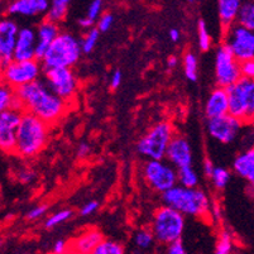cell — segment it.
<instances>
[{
	"instance_id": "6da1fadb",
	"label": "cell",
	"mask_w": 254,
	"mask_h": 254,
	"mask_svg": "<svg viewBox=\"0 0 254 254\" xmlns=\"http://www.w3.org/2000/svg\"><path fill=\"white\" fill-rule=\"evenodd\" d=\"M24 113H31L48 126L59 123L67 110V103L51 91L43 78L15 90Z\"/></svg>"
},
{
	"instance_id": "7a4b0ae2",
	"label": "cell",
	"mask_w": 254,
	"mask_h": 254,
	"mask_svg": "<svg viewBox=\"0 0 254 254\" xmlns=\"http://www.w3.org/2000/svg\"><path fill=\"white\" fill-rule=\"evenodd\" d=\"M50 127L31 113H23L17 133L14 154L29 159L38 156L50 140Z\"/></svg>"
},
{
	"instance_id": "3957f363",
	"label": "cell",
	"mask_w": 254,
	"mask_h": 254,
	"mask_svg": "<svg viewBox=\"0 0 254 254\" xmlns=\"http://www.w3.org/2000/svg\"><path fill=\"white\" fill-rule=\"evenodd\" d=\"M162 202L165 206L181 212L182 215L205 218L211 212L210 198L201 189H186L180 185L162 193Z\"/></svg>"
},
{
	"instance_id": "277c9868",
	"label": "cell",
	"mask_w": 254,
	"mask_h": 254,
	"mask_svg": "<svg viewBox=\"0 0 254 254\" xmlns=\"http://www.w3.org/2000/svg\"><path fill=\"white\" fill-rule=\"evenodd\" d=\"M81 41H78L68 32H61L41 62L43 71L52 68H72L81 57Z\"/></svg>"
},
{
	"instance_id": "5b68a950",
	"label": "cell",
	"mask_w": 254,
	"mask_h": 254,
	"mask_svg": "<svg viewBox=\"0 0 254 254\" xmlns=\"http://www.w3.org/2000/svg\"><path fill=\"white\" fill-rule=\"evenodd\" d=\"M175 135L172 124L167 120H162L140 138L137 143V152L148 161H163Z\"/></svg>"
},
{
	"instance_id": "8992f818",
	"label": "cell",
	"mask_w": 254,
	"mask_h": 254,
	"mask_svg": "<svg viewBox=\"0 0 254 254\" xmlns=\"http://www.w3.org/2000/svg\"><path fill=\"white\" fill-rule=\"evenodd\" d=\"M151 230L157 242L171 246L181 240L185 230V215L170 206H161L152 219Z\"/></svg>"
},
{
	"instance_id": "52a82bcc",
	"label": "cell",
	"mask_w": 254,
	"mask_h": 254,
	"mask_svg": "<svg viewBox=\"0 0 254 254\" xmlns=\"http://www.w3.org/2000/svg\"><path fill=\"white\" fill-rule=\"evenodd\" d=\"M229 96V115L244 124L254 123V80L242 77L226 89Z\"/></svg>"
},
{
	"instance_id": "ba28073f",
	"label": "cell",
	"mask_w": 254,
	"mask_h": 254,
	"mask_svg": "<svg viewBox=\"0 0 254 254\" xmlns=\"http://www.w3.org/2000/svg\"><path fill=\"white\" fill-rule=\"evenodd\" d=\"M143 177L152 190L165 193L179 185L177 168L168 161H145L142 168Z\"/></svg>"
},
{
	"instance_id": "9c48e42d",
	"label": "cell",
	"mask_w": 254,
	"mask_h": 254,
	"mask_svg": "<svg viewBox=\"0 0 254 254\" xmlns=\"http://www.w3.org/2000/svg\"><path fill=\"white\" fill-rule=\"evenodd\" d=\"M42 71V64L37 60L24 62L11 61L5 67H1L3 84L17 90L39 80Z\"/></svg>"
},
{
	"instance_id": "30bf717a",
	"label": "cell",
	"mask_w": 254,
	"mask_h": 254,
	"mask_svg": "<svg viewBox=\"0 0 254 254\" xmlns=\"http://www.w3.org/2000/svg\"><path fill=\"white\" fill-rule=\"evenodd\" d=\"M242 76L240 62L232 53V51L221 43L215 53V81L216 86L228 89L237 84Z\"/></svg>"
},
{
	"instance_id": "8fae6325",
	"label": "cell",
	"mask_w": 254,
	"mask_h": 254,
	"mask_svg": "<svg viewBox=\"0 0 254 254\" xmlns=\"http://www.w3.org/2000/svg\"><path fill=\"white\" fill-rule=\"evenodd\" d=\"M223 43L232 51L240 64L254 60V31L235 24L224 32Z\"/></svg>"
},
{
	"instance_id": "7c38bea8",
	"label": "cell",
	"mask_w": 254,
	"mask_h": 254,
	"mask_svg": "<svg viewBox=\"0 0 254 254\" xmlns=\"http://www.w3.org/2000/svg\"><path fill=\"white\" fill-rule=\"evenodd\" d=\"M43 72H45L43 80L48 85L51 91L55 92L62 100L67 103L76 95L78 80L72 68H52Z\"/></svg>"
},
{
	"instance_id": "4fadbf2b",
	"label": "cell",
	"mask_w": 254,
	"mask_h": 254,
	"mask_svg": "<svg viewBox=\"0 0 254 254\" xmlns=\"http://www.w3.org/2000/svg\"><path fill=\"white\" fill-rule=\"evenodd\" d=\"M243 126L244 123H242L239 119L228 114L220 118L207 119L206 130L210 137L215 140L224 144H229L237 139Z\"/></svg>"
},
{
	"instance_id": "5bb4252c",
	"label": "cell",
	"mask_w": 254,
	"mask_h": 254,
	"mask_svg": "<svg viewBox=\"0 0 254 254\" xmlns=\"http://www.w3.org/2000/svg\"><path fill=\"white\" fill-rule=\"evenodd\" d=\"M22 110L9 109L0 113V147L5 153H14L17 133L23 118Z\"/></svg>"
},
{
	"instance_id": "9a60e30c",
	"label": "cell",
	"mask_w": 254,
	"mask_h": 254,
	"mask_svg": "<svg viewBox=\"0 0 254 254\" xmlns=\"http://www.w3.org/2000/svg\"><path fill=\"white\" fill-rule=\"evenodd\" d=\"M20 28L13 19L4 18L0 22V62L1 67L14 61V51L17 47L18 34Z\"/></svg>"
},
{
	"instance_id": "2e32d148",
	"label": "cell",
	"mask_w": 254,
	"mask_h": 254,
	"mask_svg": "<svg viewBox=\"0 0 254 254\" xmlns=\"http://www.w3.org/2000/svg\"><path fill=\"white\" fill-rule=\"evenodd\" d=\"M166 161L177 170L192 166V149L189 140L182 135H175L167 149Z\"/></svg>"
},
{
	"instance_id": "e0dca14e",
	"label": "cell",
	"mask_w": 254,
	"mask_h": 254,
	"mask_svg": "<svg viewBox=\"0 0 254 254\" xmlns=\"http://www.w3.org/2000/svg\"><path fill=\"white\" fill-rule=\"evenodd\" d=\"M61 29L60 25L52 23L47 19H43L37 27V46H36V60L42 62L47 55L51 45L55 42V39L60 36Z\"/></svg>"
},
{
	"instance_id": "ac0fdd59",
	"label": "cell",
	"mask_w": 254,
	"mask_h": 254,
	"mask_svg": "<svg viewBox=\"0 0 254 254\" xmlns=\"http://www.w3.org/2000/svg\"><path fill=\"white\" fill-rule=\"evenodd\" d=\"M37 31L31 27H23L18 34L17 47L14 51V61L24 62L36 60Z\"/></svg>"
},
{
	"instance_id": "d6986e66",
	"label": "cell",
	"mask_w": 254,
	"mask_h": 254,
	"mask_svg": "<svg viewBox=\"0 0 254 254\" xmlns=\"http://www.w3.org/2000/svg\"><path fill=\"white\" fill-rule=\"evenodd\" d=\"M51 3L47 0H14L8 4L5 11L8 15L36 17L43 13L47 14Z\"/></svg>"
},
{
	"instance_id": "ffe728a7",
	"label": "cell",
	"mask_w": 254,
	"mask_h": 254,
	"mask_svg": "<svg viewBox=\"0 0 254 254\" xmlns=\"http://www.w3.org/2000/svg\"><path fill=\"white\" fill-rule=\"evenodd\" d=\"M229 114V96L226 89L216 86L210 92L205 103V115L207 119L220 118Z\"/></svg>"
},
{
	"instance_id": "44dd1931",
	"label": "cell",
	"mask_w": 254,
	"mask_h": 254,
	"mask_svg": "<svg viewBox=\"0 0 254 254\" xmlns=\"http://www.w3.org/2000/svg\"><path fill=\"white\" fill-rule=\"evenodd\" d=\"M103 240V234L98 229H87L73 240L72 251L76 254H92Z\"/></svg>"
},
{
	"instance_id": "7402d4cb",
	"label": "cell",
	"mask_w": 254,
	"mask_h": 254,
	"mask_svg": "<svg viewBox=\"0 0 254 254\" xmlns=\"http://www.w3.org/2000/svg\"><path fill=\"white\" fill-rule=\"evenodd\" d=\"M242 4L243 3L239 0H219L218 1V14L224 32L237 24Z\"/></svg>"
},
{
	"instance_id": "603a6c76",
	"label": "cell",
	"mask_w": 254,
	"mask_h": 254,
	"mask_svg": "<svg viewBox=\"0 0 254 254\" xmlns=\"http://www.w3.org/2000/svg\"><path fill=\"white\" fill-rule=\"evenodd\" d=\"M233 171L238 176L243 177L247 181H251L254 177V147L240 152L233 161Z\"/></svg>"
},
{
	"instance_id": "cb8c5ba5",
	"label": "cell",
	"mask_w": 254,
	"mask_h": 254,
	"mask_svg": "<svg viewBox=\"0 0 254 254\" xmlns=\"http://www.w3.org/2000/svg\"><path fill=\"white\" fill-rule=\"evenodd\" d=\"M9 109L22 110V104L17 96V92L13 87L3 84L0 87V110L5 112Z\"/></svg>"
},
{
	"instance_id": "d4e9b609",
	"label": "cell",
	"mask_w": 254,
	"mask_h": 254,
	"mask_svg": "<svg viewBox=\"0 0 254 254\" xmlns=\"http://www.w3.org/2000/svg\"><path fill=\"white\" fill-rule=\"evenodd\" d=\"M68 6H70L68 0H53V1H51L50 9H48L45 19L60 24V23L66 19V15L68 13Z\"/></svg>"
},
{
	"instance_id": "484cf974",
	"label": "cell",
	"mask_w": 254,
	"mask_h": 254,
	"mask_svg": "<svg viewBox=\"0 0 254 254\" xmlns=\"http://www.w3.org/2000/svg\"><path fill=\"white\" fill-rule=\"evenodd\" d=\"M237 24L242 25L249 31H254V3L246 1L242 4L238 15Z\"/></svg>"
},
{
	"instance_id": "4316f807",
	"label": "cell",
	"mask_w": 254,
	"mask_h": 254,
	"mask_svg": "<svg viewBox=\"0 0 254 254\" xmlns=\"http://www.w3.org/2000/svg\"><path fill=\"white\" fill-rule=\"evenodd\" d=\"M177 173H179L180 186L186 187V189H196L197 187L198 176L192 168V166L180 168V170H177Z\"/></svg>"
},
{
	"instance_id": "83f0119b",
	"label": "cell",
	"mask_w": 254,
	"mask_h": 254,
	"mask_svg": "<svg viewBox=\"0 0 254 254\" xmlns=\"http://www.w3.org/2000/svg\"><path fill=\"white\" fill-rule=\"evenodd\" d=\"M197 66L198 62L195 53L187 51L184 56V71L186 77L192 82L197 80Z\"/></svg>"
},
{
	"instance_id": "f1b7e54d",
	"label": "cell",
	"mask_w": 254,
	"mask_h": 254,
	"mask_svg": "<svg viewBox=\"0 0 254 254\" xmlns=\"http://www.w3.org/2000/svg\"><path fill=\"white\" fill-rule=\"evenodd\" d=\"M133 240H134V244L137 248L143 249V251H147V249L153 247L156 238H154L153 233H152L151 229H139L135 232Z\"/></svg>"
},
{
	"instance_id": "f546056e",
	"label": "cell",
	"mask_w": 254,
	"mask_h": 254,
	"mask_svg": "<svg viewBox=\"0 0 254 254\" xmlns=\"http://www.w3.org/2000/svg\"><path fill=\"white\" fill-rule=\"evenodd\" d=\"M73 215V211L71 209H64L60 210V211L55 212L51 216H48L45 221V226L47 229H52L55 226H59L61 224L66 223V221L70 220Z\"/></svg>"
},
{
	"instance_id": "4dcf8cb0",
	"label": "cell",
	"mask_w": 254,
	"mask_h": 254,
	"mask_svg": "<svg viewBox=\"0 0 254 254\" xmlns=\"http://www.w3.org/2000/svg\"><path fill=\"white\" fill-rule=\"evenodd\" d=\"M92 254H124L123 246L118 242L109 239H104Z\"/></svg>"
},
{
	"instance_id": "1f68e13d",
	"label": "cell",
	"mask_w": 254,
	"mask_h": 254,
	"mask_svg": "<svg viewBox=\"0 0 254 254\" xmlns=\"http://www.w3.org/2000/svg\"><path fill=\"white\" fill-rule=\"evenodd\" d=\"M197 38L198 47H200L202 52H206V51L211 48V37H210L209 31H207L206 23L202 19L197 22Z\"/></svg>"
},
{
	"instance_id": "d6a6232c",
	"label": "cell",
	"mask_w": 254,
	"mask_h": 254,
	"mask_svg": "<svg viewBox=\"0 0 254 254\" xmlns=\"http://www.w3.org/2000/svg\"><path fill=\"white\" fill-rule=\"evenodd\" d=\"M99 36H100V31L98 28H91L84 34L81 39V50L82 53H90L95 48L96 43L99 41Z\"/></svg>"
},
{
	"instance_id": "836d02e7",
	"label": "cell",
	"mask_w": 254,
	"mask_h": 254,
	"mask_svg": "<svg viewBox=\"0 0 254 254\" xmlns=\"http://www.w3.org/2000/svg\"><path fill=\"white\" fill-rule=\"evenodd\" d=\"M230 180V172L229 170H226L225 167H215L211 176L212 185L218 189V190H223L224 187L228 185Z\"/></svg>"
},
{
	"instance_id": "e575fe53",
	"label": "cell",
	"mask_w": 254,
	"mask_h": 254,
	"mask_svg": "<svg viewBox=\"0 0 254 254\" xmlns=\"http://www.w3.org/2000/svg\"><path fill=\"white\" fill-rule=\"evenodd\" d=\"M233 249V242L228 232H223L215 248V254H230Z\"/></svg>"
},
{
	"instance_id": "d590c367",
	"label": "cell",
	"mask_w": 254,
	"mask_h": 254,
	"mask_svg": "<svg viewBox=\"0 0 254 254\" xmlns=\"http://www.w3.org/2000/svg\"><path fill=\"white\" fill-rule=\"evenodd\" d=\"M101 11H103V1L101 0H94L89 4V8H87L86 17L90 18L92 22H96V20L100 19Z\"/></svg>"
},
{
	"instance_id": "8d00e7d4",
	"label": "cell",
	"mask_w": 254,
	"mask_h": 254,
	"mask_svg": "<svg viewBox=\"0 0 254 254\" xmlns=\"http://www.w3.org/2000/svg\"><path fill=\"white\" fill-rule=\"evenodd\" d=\"M113 23H114V15L112 13H104L100 17V19L98 20V24H96V28L100 31V33L103 32H108L112 28Z\"/></svg>"
},
{
	"instance_id": "74e56055",
	"label": "cell",
	"mask_w": 254,
	"mask_h": 254,
	"mask_svg": "<svg viewBox=\"0 0 254 254\" xmlns=\"http://www.w3.org/2000/svg\"><path fill=\"white\" fill-rule=\"evenodd\" d=\"M17 179L22 184H31L36 179V172L32 171L31 168H20L17 172Z\"/></svg>"
},
{
	"instance_id": "f35d334b",
	"label": "cell",
	"mask_w": 254,
	"mask_h": 254,
	"mask_svg": "<svg viewBox=\"0 0 254 254\" xmlns=\"http://www.w3.org/2000/svg\"><path fill=\"white\" fill-rule=\"evenodd\" d=\"M47 210V205H37V206L32 207V209L27 212V219H28V220H37V219L42 218Z\"/></svg>"
},
{
	"instance_id": "ab89813d",
	"label": "cell",
	"mask_w": 254,
	"mask_h": 254,
	"mask_svg": "<svg viewBox=\"0 0 254 254\" xmlns=\"http://www.w3.org/2000/svg\"><path fill=\"white\" fill-rule=\"evenodd\" d=\"M240 71H242V76L243 77L254 80V60L242 62L240 64Z\"/></svg>"
},
{
	"instance_id": "60d3db41",
	"label": "cell",
	"mask_w": 254,
	"mask_h": 254,
	"mask_svg": "<svg viewBox=\"0 0 254 254\" xmlns=\"http://www.w3.org/2000/svg\"><path fill=\"white\" fill-rule=\"evenodd\" d=\"M91 144L87 142H81L77 145V149H76V156L80 159H85L91 154Z\"/></svg>"
},
{
	"instance_id": "b9f144b4",
	"label": "cell",
	"mask_w": 254,
	"mask_h": 254,
	"mask_svg": "<svg viewBox=\"0 0 254 254\" xmlns=\"http://www.w3.org/2000/svg\"><path fill=\"white\" fill-rule=\"evenodd\" d=\"M98 209H99V202L95 201V200H92V201L86 202V204L80 209V215L81 216L92 215L94 212L98 211Z\"/></svg>"
},
{
	"instance_id": "7bdbcfd3",
	"label": "cell",
	"mask_w": 254,
	"mask_h": 254,
	"mask_svg": "<svg viewBox=\"0 0 254 254\" xmlns=\"http://www.w3.org/2000/svg\"><path fill=\"white\" fill-rule=\"evenodd\" d=\"M167 254H187L186 248L181 240L167 247Z\"/></svg>"
},
{
	"instance_id": "ee69618b",
	"label": "cell",
	"mask_w": 254,
	"mask_h": 254,
	"mask_svg": "<svg viewBox=\"0 0 254 254\" xmlns=\"http://www.w3.org/2000/svg\"><path fill=\"white\" fill-rule=\"evenodd\" d=\"M122 78H123V73L120 70H115L114 72L112 73V77H110V86L113 89H117V87L120 86L122 84Z\"/></svg>"
},
{
	"instance_id": "f6af8a7d",
	"label": "cell",
	"mask_w": 254,
	"mask_h": 254,
	"mask_svg": "<svg viewBox=\"0 0 254 254\" xmlns=\"http://www.w3.org/2000/svg\"><path fill=\"white\" fill-rule=\"evenodd\" d=\"M67 249V243L64 239L56 240V243L53 244V254H64Z\"/></svg>"
},
{
	"instance_id": "bcb514c9",
	"label": "cell",
	"mask_w": 254,
	"mask_h": 254,
	"mask_svg": "<svg viewBox=\"0 0 254 254\" xmlns=\"http://www.w3.org/2000/svg\"><path fill=\"white\" fill-rule=\"evenodd\" d=\"M216 166L212 165V162L210 161V159H205L204 161V173H205V176L209 177V179H211L212 176V172H214V170H215Z\"/></svg>"
},
{
	"instance_id": "7dc6e473",
	"label": "cell",
	"mask_w": 254,
	"mask_h": 254,
	"mask_svg": "<svg viewBox=\"0 0 254 254\" xmlns=\"http://www.w3.org/2000/svg\"><path fill=\"white\" fill-rule=\"evenodd\" d=\"M77 23H78V25L81 27V28L87 29V31H89V29L94 28V23H95V22H92V20L90 19V18H87L86 15H85V17L80 18Z\"/></svg>"
},
{
	"instance_id": "c3c4849f",
	"label": "cell",
	"mask_w": 254,
	"mask_h": 254,
	"mask_svg": "<svg viewBox=\"0 0 254 254\" xmlns=\"http://www.w3.org/2000/svg\"><path fill=\"white\" fill-rule=\"evenodd\" d=\"M168 36H170V38L172 42H179L180 39H181V33H180L179 29H176V28L171 29V31L168 32Z\"/></svg>"
},
{
	"instance_id": "681fc988",
	"label": "cell",
	"mask_w": 254,
	"mask_h": 254,
	"mask_svg": "<svg viewBox=\"0 0 254 254\" xmlns=\"http://www.w3.org/2000/svg\"><path fill=\"white\" fill-rule=\"evenodd\" d=\"M177 64H179V59H177L176 56H171L170 59L167 60V66L170 68L177 67Z\"/></svg>"
},
{
	"instance_id": "f907efd6",
	"label": "cell",
	"mask_w": 254,
	"mask_h": 254,
	"mask_svg": "<svg viewBox=\"0 0 254 254\" xmlns=\"http://www.w3.org/2000/svg\"><path fill=\"white\" fill-rule=\"evenodd\" d=\"M249 185H251V190H252V192L254 193V177H253V179L251 180V181H249Z\"/></svg>"
},
{
	"instance_id": "816d5d0a",
	"label": "cell",
	"mask_w": 254,
	"mask_h": 254,
	"mask_svg": "<svg viewBox=\"0 0 254 254\" xmlns=\"http://www.w3.org/2000/svg\"><path fill=\"white\" fill-rule=\"evenodd\" d=\"M252 134H253V139H254V123L252 124Z\"/></svg>"
}]
</instances>
